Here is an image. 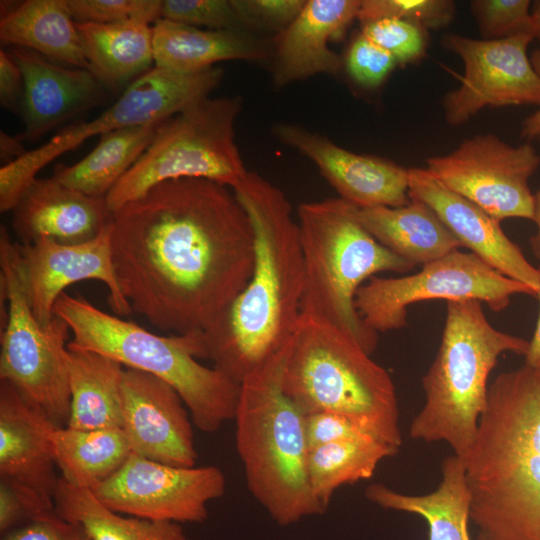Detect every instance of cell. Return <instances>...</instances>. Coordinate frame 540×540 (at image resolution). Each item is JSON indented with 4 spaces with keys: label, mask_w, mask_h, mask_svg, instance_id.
<instances>
[{
    "label": "cell",
    "mask_w": 540,
    "mask_h": 540,
    "mask_svg": "<svg viewBox=\"0 0 540 540\" xmlns=\"http://www.w3.org/2000/svg\"><path fill=\"white\" fill-rule=\"evenodd\" d=\"M54 503L57 514L80 524L92 540H187L177 522L125 517L100 503L88 489L59 477Z\"/></svg>",
    "instance_id": "1f68e13d"
},
{
    "label": "cell",
    "mask_w": 540,
    "mask_h": 540,
    "mask_svg": "<svg viewBox=\"0 0 540 540\" xmlns=\"http://www.w3.org/2000/svg\"><path fill=\"white\" fill-rule=\"evenodd\" d=\"M240 96L202 98L165 120L152 142L105 196L112 213L153 186L173 179H207L231 189L247 170L235 142Z\"/></svg>",
    "instance_id": "9c48e42d"
},
{
    "label": "cell",
    "mask_w": 540,
    "mask_h": 540,
    "mask_svg": "<svg viewBox=\"0 0 540 540\" xmlns=\"http://www.w3.org/2000/svg\"><path fill=\"white\" fill-rule=\"evenodd\" d=\"M538 268L540 270V266ZM537 297L539 298L540 303V292ZM525 363L531 366L540 365V310L533 337L529 341V347L525 354Z\"/></svg>",
    "instance_id": "7dc6e473"
},
{
    "label": "cell",
    "mask_w": 540,
    "mask_h": 540,
    "mask_svg": "<svg viewBox=\"0 0 540 540\" xmlns=\"http://www.w3.org/2000/svg\"><path fill=\"white\" fill-rule=\"evenodd\" d=\"M52 447L61 477L90 491L112 476L132 453L122 428L57 427L52 433Z\"/></svg>",
    "instance_id": "4dcf8cb0"
},
{
    "label": "cell",
    "mask_w": 540,
    "mask_h": 540,
    "mask_svg": "<svg viewBox=\"0 0 540 540\" xmlns=\"http://www.w3.org/2000/svg\"><path fill=\"white\" fill-rule=\"evenodd\" d=\"M358 218L381 245L415 266L461 247L437 214L413 196L401 207L358 208Z\"/></svg>",
    "instance_id": "4316f807"
},
{
    "label": "cell",
    "mask_w": 540,
    "mask_h": 540,
    "mask_svg": "<svg viewBox=\"0 0 540 540\" xmlns=\"http://www.w3.org/2000/svg\"><path fill=\"white\" fill-rule=\"evenodd\" d=\"M361 33L393 56L404 66L421 59L427 47V30L394 18L362 24Z\"/></svg>",
    "instance_id": "d590c367"
},
{
    "label": "cell",
    "mask_w": 540,
    "mask_h": 540,
    "mask_svg": "<svg viewBox=\"0 0 540 540\" xmlns=\"http://www.w3.org/2000/svg\"><path fill=\"white\" fill-rule=\"evenodd\" d=\"M219 67L178 73L154 67L127 86L121 97L98 117L67 126L40 147L0 169V211H12L37 173L88 138L107 132L165 121L190 104L208 97L220 84Z\"/></svg>",
    "instance_id": "30bf717a"
},
{
    "label": "cell",
    "mask_w": 540,
    "mask_h": 540,
    "mask_svg": "<svg viewBox=\"0 0 540 540\" xmlns=\"http://www.w3.org/2000/svg\"><path fill=\"white\" fill-rule=\"evenodd\" d=\"M454 14L455 4L449 0H363L357 19L364 24L394 18L428 30L447 26Z\"/></svg>",
    "instance_id": "836d02e7"
},
{
    "label": "cell",
    "mask_w": 540,
    "mask_h": 540,
    "mask_svg": "<svg viewBox=\"0 0 540 540\" xmlns=\"http://www.w3.org/2000/svg\"><path fill=\"white\" fill-rule=\"evenodd\" d=\"M23 135L11 136L6 132L0 133V158L2 166L7 165L26 154L22 144Z\"/></svg>",
    "instance_id": "f6af8a7d"
},
{
    "label": "cell",
    "mask_w": 540,
    "mask_h": 540,
    "mask_svg": "<svg viewBox=\"0 0 540 540\" xmlns=\"http://www.w3.org/2000/svg\"><path fill=\"white\" fill-rule=\"evenodd\" d=\"M531 29L534 37L540 40V0L534 2L531 9Z\"/></svg>",
    "instance_id": "681fc988"
},
{
    "label": "cell",
    "mask_w": 540,
    "mask_h": 540,
    "mask_svg": "<svg viewBox=\"0 0 540 540\" xmlns=\"http://www.w3.org/2000/svg\"><path fill=\"white\" fill-rule=\"evenodd\" d=\"M0 290L7 299L1 328L0 380L11 383L58 427H66L70 390L65 355L70 329L54 316L42 326L28 303L18 267L17 242L0 229Z\"/></svg>",
    "instance_id": "8fae6325"
},
{
    "label": "cell",
    "mask_w": 540,
    "mask_h": 540,
    "mask_svg": "<svg viewBox=\"0 0 540 540\" xmlns=\"http://www.w3.org/2000/svg\"><path fill=\"white\" fill-rule=\"evenodd\" d=\"M397 65L391 54L362 33L354 39L346 56L348 73L366 87L380 85Z\"/></svg>",
    "instance_id": "ab89813d"
},
{
    "label": "cell",
    "mask_w": 540,
    "mask_h": 540,
    "mask_svg": "<svg viewBox=\"0 0 540 540\" xmlns=\"http://www.w3.org/2000/svg\"><path fill=\"white\" fill-rule=\"evenodd\" d=\"M441 470L440 484L428 494H403L382 483H373L366 488L365 496L382 508L422 516L428 524V540H471V499L465 464L453 454L443 460Z\"/></svg>",
    "instance_id": "484cf974"
},
{
    "label": "cell",
    "mask_w": 540,
    "mask_h": 540,
    "mask_svg": "<svg viewBox=\"0 0 540 540\" xmlns=\"http://www.w3.org/2000/svg\"><path fill=\"white\" fill-rule=\"evenodd\" d=\"M470 6L484 40L533 34L528 0H475Z\"/></svg>",
    "instance_id": "e575fe53"
},
{
    "label": "cell",
    "mask_w": 540,
    "mask_h": 540,
    "mask_svg": "<svg viewBox=\"0 0 540 540\" xmlns=\"http://www.w3.org/2000/svg\"><path fill=\"white\" fill-rule=\"evenodd\" d=\"M530 60L540 78V49H536L531 53ZM521 136L529 141L540 140V107L523 121Z\"/></svg>",
    "instance_id": "bcb514c9"
},
{
    "label": "cell",
    "mask_w": 540,
    "mask_h": 540,
    "mask_svg": "<svg viewBox=\"0 0 540 540\" xmlns=\"http://www.w3.org/2000/svg\"><path fill=\"white\" fill-rule=\"evenodd\" d=\"M475 540H540V365L500 373L464 458Z\"/></svg>",
    "instance_id": "3957f363"
},
{
    "label": "cell",
    "mask_w": 540,
    "mask_h": 540,
    "mask_svg": "<svg viewBox=\"0 0 540 540\" xmlns=\"http://www.w3.org/2000/svg\"><path fill=\"white\" fill-rule=\"evenodd\" d=\"M273 133L309 158L340 198L357 208L409 203L408 169L384 158L353 153L298 125L276 124Z\"/></svg>",
    "instance_id": "ac0fdd59"
},
{
    "label": "cell",
    "mask_w": 540,
    "mask_h": 540,
    "mask_svg": "<svg viewBox=\"0 0 540 540\" xmlns=\"http://www.w3.org/2000/svg\"><path fill=\"white\" fill-rule=\"evenodd\" d=\"M361 0H306L274 41L273 82L283 87L316 74H337L339 56L329 48L358 17Z\"/></svg>",
    "instance_id": "603a6c76"
},
{
    "label": "cell",
    "mask_w": 540,
    "mask_h": 540,
    "mask_svg": "<svg viewBox=\"0 0 540 540\" xmlns=\"http://www.w3.org/2000/svg\"><path fill=\"white\" fill-rule=\"evenodd\" d=\"M533 39L531 33L499 40L446 35L444 44L464 64L460 86L442 101L446 121L460 126L485 107L540 106V78L527 54Z\"/></svg>",
    "instance_id": "9a60e30c"
},
{
    "label": "cell",
    "mask_w": 540,
    "mask_h": 540,
    "mask_svg": "<svg viewBox=\"0 0 540 540\" xmlns=\"http://www.w3.org/2000/svg\"><path fill=\"white\" fill-rule=\"evenodd\" d=\"M57 427L11 383L0 380V479L54 502L59 477L52 433Z\"/></svg>",
    "instance_id": "ffe728a7"
},
{
    "label": "cell",
    "mask_w": 540,
    "mask_h": 540,
    "mask_svg": "<svg viewBox=\"0 0 540 540\" xmlns=\"http://www.w3.org/2000/svg\"><path fill=\"white\" fill-rule=\"evenodd\" d=\"M23 74L11 54L0 51V103L4 109L16 113L22 107Z\"/></svg>",
    "instance_id": "ee69618b"
},
{
    "label": "cell",
    "mask_w": 540,
    "mask_h": 540,
    "mask_svg": "<svg viewBox=\"0 0 540 540\" xmlns=\"http://www.w3.org/2000/svg\"><path fill=\"white\" fill-rule=\"evenodd\" d=\"M18 267L31 310L42 325L54 318V305L68 286L98 280L109 290L108 302L118 316L133 311L120 290L113 264L111 223L96 238L80 244L39 239L17 243Z\"/></svg>",
    "instance_id": "2e32d148"
},
{
    "label": "cell",
    "mask_w": 540,
    "mask_h": 540,
    "mask_svg": "<svg viewBox=\"0 0 540 540\" xmlns=\"http://www.w3.org/2000/svg\"><path fill=\"white\" fill-rule=\"evenodd\" d=\"M244 28L259 27L280 32L300 13L305 0H232Z\"/></svg>",
    "instance_id": "60d3db41"
},
{
    "label": "cell",
    "mask_w": 540,
    "mask_h": 540,
    "mask_svg": "<svg viewBox=\"0 0 540 540\" xmlns=\"http://www.w3.org/2000/svg\"><path fill=\"white\" fill-rule=\"evenodd\" d=\"M9 53L24 79L26 140L39 139L104 98V86L88 69L61 66L26 48L13 47Z\"/></svg>",
    "instance_id": "44dd1931"
},
{
    "label": "cell",
    "mask_w": 540,
    "mask_h": 540,
    "mask_svg": "<svg viewBox=\"0 0 540 540\" xmlns=\"http://www.w3.org/2000/svg\"><path fill=\"white\" fill-rule=\"evenodd\" d=\"M255 236L252 273L205 331L202 359L241 384L292 339L301 316L304 264L297 219L285 193L247 171L232 188Z\"/></svg>",
    "instance_id": "7a4b0ae2"
},
{
    "label": "cell",
    "mask_w": 540,
    "mask_h": 540,
    "mask_svg": "<svg viewBox=\"0 0 540 540\" xmlns=\"http://www.w3.org/2000/svg\"><path fill=\"white\" fill-rule=\"evenodd\" d=\"M437 355L422 378L425 403L414 417L410 436L427 443L444 441L464 458L487 405L488 378L505 352L527 353L529 341L500 331L485 316L482 302H446Z\"/></svg>",
    "instance_id": "ba28073f"
},
{
    "label": "cell",
    "mask_w": 540,
    "mask_h": 540,
    "mask_svg": "<svg viewBox=\"0 0 540 540\" xmlns=\"http://www.w3.org/2000/svg\"><path fill=\"white\" fill-rule=\"evenodd\" d=\"M113 213L105 197L89 196L55 178H36L12 209V227L21 244L51 239L80 244L99 236Z\"/></svg>",
    "instance_id": "7402d4cb"
},
{
    "label": "cell",
    "mask_w": 540,
    "mask_h": 540,
    "mask_svg": "<svg viewBox=\"0 0 540 540\" xmlns=\"http://www.w3.org/2000/svg\"><path fill=\"white\" fill-rule=\"evenodd\" d=\"M76 22L110 24L130 19L155 22L160 18V0H67Z\"/></svg>",
    "instance_id": "74e56055"
},
{
    "label": "cell",
    "mask_w": 540,
    "mask_h": 540,
    "mask_svg": "<svg viewBox=\"0 0 540 540\" xmlns=\"http://www.w3.org/2000/svg\"><path fill=\"white\" fill-rule=\"evenodd\" d=\"M409 196L425 202L459 241L503 275L540 292V270L501 228L499 220L483 208L452 191L426 168H410Z\"/></svg>",
    "instance_id": "d6986e66"
},
{
    "label": "cell",
    "mask_w": 540,
    "mask_h": 540,
    "mask_svg": "<svg viewBox=\"0 0 540 540\" xmlns=\"http://www.w3.org/2000/svg\"><path fill=\"white\" fill-rule=\"evenodd\" d=\"M1 540L92 539L80 524L63 519L55 511L1 535Z\"/></svg>",
    "instance_id": "7bdbcfd3"
},
{
    "label": "cell",
    "mask_w": 540,
    "mask_h": 540,
    "mask_svg": "<svg viewBox=\"0 0 540 540\" xmlns=\"http://www.w3.org/2000/svg\"><path fill=\"white\" fill-rule=\"evenodd\" d=\"M398 451V448L375 438L309 448L306 472L311 492L326 511L339 487L371 478L378 464Z\"/></svg>",
    "instance_id": "d6a6232c"
},
{
    "label": "cell",
    "mask_w": 540,
    "mask_h": 540,
    "mask_svg": "<svg viewBox=\"0 0 540 540\" xmlns=\"http://www.w3.org/2000/svg\"><path fill=\"white\" fill-rule=\"evenodd\" d=\"M216 466L178 467L131 453L125 463L91 492L119 514L177 523L207 519V504L225 493Z\"/></svg>",
    "instance_id": "5bb4252c"
},
{
    "label": "cell",
    "mask_w": 540,
    "mask_h": 540,
    "mask_svg": "<svg viewBox=\"0 0 540 540\" xmlns=\"http://www.w3.org/2000/svg\"><path fill=\"white\" fill-rule=\"evenodd\" d=\"M426 162L438 181L497 220L533 219L529 179L540 166V155L531 144L512 146L493 134L477 135Z\"/></svg>",
    "instance_id": "4fadbf2b"
},
{
    "label": "cell",
    "mask_w": 540,
    "mask_h": 540,
    "mask_svg": "<svg viewBox=\"0 0 540 540\" xmlns=\"http://www.w3.org/2000/svg\"><path fill=\"white\" fill-rule=\"evenodd\" d=\"M76 27L88 70L104 87L116 89L150 70L154 62L151 22H76Z\"/></svg>",
    "instance_id": "f1b7e54d"
},
{
    "label": "cell",
    "mask_w": 540,
    "mask_h": 540,
    "mask_svg": "<svg viewBox=\"0 0 540 540\" xmlns=\"http://www.w3.org/2000/svg\"><path fill=\"white\" fill-rule=\"evenodd\" d=\"M163 122L107 132L83 159L56 166L52 177L86 195L105 197L149 146Z\"/></svg>",
    "instance_id": "f546056e"
},
{
    "label": "cell",
    "mask_w": 540,
    "mask_h": 540,
    "mask_svg": "<svg viewBox=\"0 0 540 540\" xmlns=\"http://www.w3.org/2000/svg\"><path fill=\"white\" fill-rule=\"evenodd\" d=\"M113 264L133 312L177 335L208 329L250 279L255 236L233 190L161 182L113 213Z\"/></svg>",
    "instance_id": "6da1fadb"
},
{
    "label": "cell",
    "mask_w": 540,
    "mask_h": 540,
    "mask_svg": "<svg viewBox=\"0 0 540 540\" xmlns=\"http://www.w3.org/2000/svg\"><path fill=\"white\" fill-rule=\"evenodd\" d=\"M121 395V428L133 453L172 466L196 465L191 414L170 384L125 367Z\"/></svg>",
    "instance_id": "e0dca14e"
},
{
    "label": "cell",
    "mask_w": 540,
    "mask_h": 540,
    "mask_svg": "<svg viewBox=\"0 0 540 540\" xmlns=\"http://www.w3.org/2000/svg\"><path fill=\"white\" fill-rule=\"evenodd\" d=\"M290 342L241 382L234 417L248 490L281 526L325 512L308 483L305 414L282 386Z\"/></svg>",
    "instance_id": "277c9868"
},
{
    "label": "cell",
    "mask_w": 540,
    "mask_h": 540,
    "mask_svg": "<svg viewBox=\"0 0 540 540\" xmlns=\"http://www.w3.org/2000/svg\"><path fill=\"white\" fill-rule=\"evenodd\" d=\"M70 390L68 428L96 430L122 427V377L118 361L86 350L67 348Z\"/></svg>",
    "instance_id": "83f0119b"
},
{
    "label": "cell",
    "mask_w": 540,
    "mask_h": 540,
    "mask_svg": "<svg viewBox=\"0 0 540 540\" xmlns=\"http://www.w3.org/2000/svg\"><path fill=\"white\" fill-rule=\"evenodd\" d=\"M532 221L537 226V231L530 238V246L534 256L540 260V188L534 194V208Z\"/></svg>",
    "instance_id": "c3c4849f"
},
{
    "label": "cell",
    "mask_w": 540,
    "mask_h": 540,
    "mask_svg": "<svg viewBox=\"0 0 540 540\" xmlns=\"http://www.w3.org/2000/svg\"><path fill=\"white\" fill-rule=\"evenodd\" d=\"M54 315L72 333L67 348L96 352L164 380L179 393L201 431L215 432L234 419L240 384L198 362L202 359L200 332L157 335L65 292L54 305Z\"/></svg>",
    "instance_id": "5b68a950"
},
{
    "label": "cell",
    "mask_w": 540,
    "mask_h": 540,
    "mask_svg": "<svg viewBox=\"0 0 540 540\" xmlns=\"http://www.w3.org/2000/svg\"><path fill=\"white\" fill-rule=\"evenodd\" d=\"M160 18L210 30H246L232 0H162Z\"/></svg>",
    "instance_id": "8d00e7d4"
},
{
    "label": "cell",
    "mask_w": 540,
    "mask_h": 540,
    "mask_svg": "<svg viewBox=\"0 0 540 540\" xmlns=\"http://www.w3.org/2000/svg\"><path fill=\"white\" fill-rule=\"evenodd\" d=\"M0 41L39 53L53 62L88 69L67 0L1 1Z\"/></svg>",
    "instance_id": "d4e9b609"
},
{
    "label": "cell",
    "mask_w": 540,
    "mask_h": 540,
    "mask_svg": "<svg viewBox=\"0 0 540 540\" xmlns=\"http://www.w3.org/2000/svg\"><path fill=\"white\" fill-rule=\"evenodd\" d=\"M55 511L53 501L27 487L0 479L1 535Z\"/></svg>",
    "instance_id": "f35d334b"
},
{
    "label": "cell",
    "mask_w": 540,
    "mask_h": 540,
    "mask_svg": "<svg viewBox=\"0 0 540 540\" xmlns=\"http://www.w3.org/2000/svg\"><path fill=\"white\" fill-rule=\"evenodd\" d=\"M518 294L537 297L529 286L503 275L475 254L458 249L422 265L412 275L370 278L357 291L355 306L369 328L384 333L407 325V308L413 303L478 300L500 312Z\"/></svg>",
    "instance_id": "7c38bea8"
},
{
    "label": "cell",
    "mask_w": 540,
    "mask_h": 540,
    "mask_svg": "<svg viewBox=\"0 0 540 540\" xmlns=\"http://www.w3.org/2000/svg\"><path fill=\"white\" fill-rule=\"evenodd\" d=\"M304 264L301 314L345 333L371 355L378 333L355 306L366 280L380 272L405 273L415 265L381 245L362 225L358 208L339 198L299 205Z\"/></svg>",
    "instance_id": "8992f818"
},
{
    "label": "cell",
    "mask_w": 540,
    "mask_h": 540,
    "mask_svg": "<svg viewBox=\"0 0 540 540\" xmlns=\"http://www.w3.org/2000/svg\"><path fill=\"white\" fill-rule=\"evenodd\" d=\"M370 356L342 331L301 314L283 370V390L305 415L344 416L400 449L396 389L390 374Z\"/></svg>",
    "instance_id": "52a82bcc"
},
{
    "label": "cell",
    "mask_w": 540,
    "mask_h": 540,
    "mask_svg": "<svg viewBox=\"0 0 540 540\" xmlns=\"http://www.w3.org/2000/svg\"><path fill=\"white\" fill-rule=\"evenodd\" d=\"M305 435L308 448L346 440L375 438L346 417L327 412L305 415Z\"/></svg>",
    "instance_id": "b9f144b4"
},
{
    "label": "cell",
    "mask_w": 540,
    "mask_h": 540,
    "mask_svg": "<svg viewBox=\"0 0 540 540\" xmlns=\"http://www.w3.org/2000/svg\"><path fill=\"white\" fill-rule=\"evenodd\" d=\"M155 66L195 73L221 61H260L266 44L243 30H210L158 18L152 25Z\"/></svg>",
    "instance_id": "cb8c5ba5"
}]
</instances>
